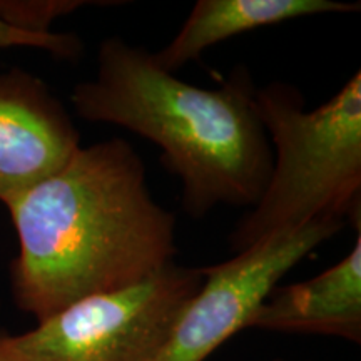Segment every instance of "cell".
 <instances>
[{"label":"cell","instance_id":"obj_1","mask_svg":"<svg viewBox=\"0 0 361 361\" xmlns=\"http://www.w3.org/2000/svg\"><path fill=\"white\" fill-rule=\"evenodd\" d=\"M6 207L19 238L13 298L37 323L154 276L178 252L174 214L151 196L142 159L121 137L80 146Z\"/></svg>","mask_w":361,"mask_h":361},{"label":"cell","instance_id":"obj_2","mask_svg":"<svg viewBox=\"0 0 361 361\" xmlns=\"http://www.w3.org/2000/svg\"><path fill=\"white\" fill-rule=\"evenodd\" d=\"M250 71L239 66L216 89L176 78L154 54L109 37L96 78L75 85L72 104L90 123L121 126L161 147L162 166L183 183V207L204 218L219 204L255 206L273 166Z\"/></svg>","mask_w":361,"mask_h":361},{"label":"cell","instance_id":"obj_3","mask_svg":"<svg viewBox=\"0 0 361 361\" xmlns=\"http://www.w3.org/2000/svg\"><path fill=\"white\" fill-rule=\"evenodd\" d=\"M256 107L274 146L273 166L263 194L234 228L233 250L319 219L360 223L361 72L314 111L281 82L258 87Z\"/></svg>","mask_w":361,"mask_h":361},{"label":"cell","instance_id":"obj_4","mask_svg":"<svg viewBox=\"0 0 361 361\" xmlns=\"http://www.w3.org/2000/svg\"><path fill=\"white\" fill-rule=\"evenodd\" d=\"M204 281L202 268L169 264L154 276L67 306L19 336L17 361H152Z\"/></svg>","mask_w":361,"mask_h":361},{"label":"cell","instance_id":"obj_5","mask_svg":"<svg viewBox=\"0 0 361 361\" xmlns=\"http://www.w3.org/2000/svg\"><path fill=\"white\" fill-rule=\"evenodd\" d=\"M345 221L319 219L279 233L231 259L202 268L204 281L186 305L152 361H204L246 329L255 310L279 279L331 239Z\"/></svg>","mask_w":361,"mask_h":361},{"label":"cell","instance_id":"obj_6","mask_svg":"<svg viewBox=\"0 0 361 361\" xmlns=\"http://www.w3.org/2000/svg\"><path fill=\"white\" fill-rule=\"evenodd\" d=\"M80 147L69 112L42 80L0 74V202L6 204L66 164Z\"/></svg>","mask_w":361,"mask_h":361},{"label":"cell","instance_id":"obj_7","mask_svg":"<svg viewBox=\"0 0 361 361\" xmlns=\"http://www.w3.org/2000/svg\"><path fill=\"white\" fill-rule=\"evenodd\" d=\"M247 328L361 343V231L335 266L308 281L274 288L251 314Z\"/></svg>","mask_w":361,"mask_h":361},{"label":"cell","instance_id":"obj_8","mask_svg":"<svg viewBox=\"0 0 361 361\" xmlns=\"http://www.w3.org/2000/svg\"><path fill=\"white\" fill-rule=\"evenodd\" d=\"M360 11V4L336 0H200L176 37L154 54L162 69L174 72L197 61L206 49L234 35L298 17Z\"/></svg>","mask_w":361,"mask_h":361},{"label":"cell","instance_id":"obj_9","mask_svg":"<svg viewBox=\"0 0 361 361\" xmlns=\"http://www.w3.org/2000/svg\"><path fill=\"white\" fill-rule=\"evenodd\" d=\"M92 2L82 0H0V19L29 32H51L57 17L78 11Z\"/></svg>","mask_w":361,"mask_h":361},{"label":"cell","instance_id":"obj_10","mask_svg":"<svg viewBox=\"0 0 361 361\" xmlns=\"http://www.w3.org/2000/svg\"><path fill=\"white\" fill-rule=\"evenodd\" d=\"M12 47H34L51 52L52 56L75 61L82 52V42L78 35L54 32H29L17 29L0 19V51Z\"/></svg>","mask_w":361,"mask_h":361},{"label":"cell","instance_id":"obj_11","mask_svg":"<svg viewBox=\"0 0 361 361\" xmlns=\"http://www.w3.org/2000/svg\"><path fill=\"white\" fill-rule=\"evenodd\" d=\"M8 335L0 333V361H17L13 356V351L11 348V341H8Z\"/></svg>","mask_w":361,"mask_h":361}]
</instances>
